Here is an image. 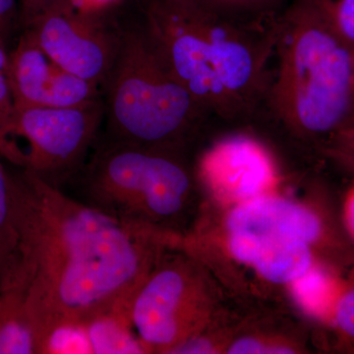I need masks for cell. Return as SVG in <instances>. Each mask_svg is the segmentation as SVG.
Returning a JSON list of instances; mask_svg holds the SVG:
<instances>
[{"label": "cell", "instance_id": "6", "mask_svg": "<svg viewBox=\"0 0 354 354\" xmlns=\"http://www.w3.org/2000/svg\"><path fill=\"white\" fill-rule=\"evenodd\" d=\"M104 114L102 99L67 108L16 109L1 158L62 188L82 171Z\"/></svg>", "mask_w": 354, "mask_h": 354}, {"label": "cell", "instance_id": "19", "mask_svg": "<svg viewBox=\"0 0 354 354\" xmlns=\"http://www.w3.org/2000/svg\"><path fill=\"white\" fill-rule=\"evenodd\" d=\"M204 3L228 13L249 15L254 13L271 12L270 7L279 0H200Z\"/></svg>", "mask_w": 354, "mask_h": 354}, {"label": "cell", "instance_id": "4", "mask_svg": "<svg viewBox=\"0 0 354 354\" xmlns=\"http://www.w3.org/2000/svg\"><path fill=\"white\" fill-rule=\"evenodd\" d=\"M108 141L167 150L204 113L145 29L122 32L106 88Z\"/></svg>", "mask_w": 354, "mask_h": 354}, {"label": "cell", "instance_id": "17", "mask_svg": "<svg viewBox=\"0 0 354 354\" xmlns=\"http://www.w3.org/2000/svg\"><path fill=\"white\" fill-rule=\"evenodd\" d=\"M15 111L9 72V50L6 41L0 37V157L8 143Z\"/></svg>", "mask_w": 354, "mask_h": 354}, {"label": "cell", "instance_id": "22", "mask_svg": "<svg viewBox=\"0 0 354 354\" xmlns=\"http://www.w3.org/2000/svg\"><path fill=\"white\" fill-rule=\"evenodd\" d=\"M337 321L344 332L354 337V290L339 301L337 309Z\"/></svg>", "mask_w": 354, "mask_h": 354}, {"label": "cell", "instance_id": "8", "mask_svg": "<svg viewBox=\"0 0 354 354\" xmlns=\"http://www.w3.org/2000/svg\"><path fill=\"white\" fill-rule=\"evenodd\" d=\"M22 30L62 68L106 90L122 32H113L101 15L69 2L41 14Z\"/></svg>", "mask_w": 354, "mask_h": 354}, {"label": "cell", "instance_id": "10", "mask_svg": "<svg viewBox=\"0 0 354 354\" xmlns=\"http://www.w3.org/2000/svg\"><path fill=\"white\" fill-rule=\"evenodd\" d=\"M201 174L218 199L237 205L267 194L276 183L271 158L246 137H232L214 147L203 158Z\"/></svg>", "mask_w": 354, "mask_h": 354}, {"label": "cell", "instance_id": "13", "mask_svg": "<svg viewBox=\"0 0 354 354\" xmlns=\"http://www.w3.org/2000/svg\"><path fill=\"white\" fill-rule=\"evenodd\" d=\"M88 353H145L135 335L129 314L104 317L82 330Z\"/></svg>", "mask_w": 354, "mask_h": 354}, {"label": "cell", "instance_id": "18", "mask_svg": "<svg viewBox=\"0 0 354 354\" xmlns=\"http://www.w3.org/2000/svg\"><path fill=\"white\" fill-rule=\"evenodd\" d=\"M293 291L299 304L308 311L322 312L328 295L327 283L322 274L309 269L293 281Z\"/></svg>", "mask_w": 354, "mask_h": 354}, {"label": "cell", "instance_id": "1", "mask_svg": "<svg viewBox=\"0 0 354 354\" xmlns=\"http://www.w3.org/2000/svg\"><path fill=\"white\" fill-rule=\"evenodd\" d=\"M16 246L1 292L29 317L41 353L88 324L129 314L164 235L70 197L36 174L14 176Z\"/></svg>", "mask_w": 354, "mask_h": 354}, {"label": "cell", "instance_id": "2", "mask_svg": "<svg viewBox=\"0 0 354 354\" xmlns=\"http://www.w3.org/2000/svg\"><path fill=\"white\" fill-rule=\"evenodd\" d=\"M144 29L204 113L234 115L252 88L260 50L241 20L200 0H148Z\"/></svg>", "mask_w": 354, "mask_h": 354}, {"label": "cell", "instance_id": "15", "mask_svg": "<svg viewBox=\"0 0 354 354\" xmlns=\"http://www.w3.org/2000/svg\"><path fill=\"white\" fill-rule=\"evenodd\" d=\"M13 183L14 174L7 171L0 160V292L12 265L17 236L14 218Z\"/></svg>", "mask_w": 354, "mask_h": 354}, {"label": "cell", "instance_id": "23", "mask_svg": "<svg viewBox=\"0 0 354 354\" xmlns=\"http://www.w3.org/2000/svg\"><path fill=\"white\" fill-rule=\"evenodd\" d=\"M120 1V0H72V3L85 12L102 15L104 10Z\"/></svg>", "mask_w": 354, "mask_h": 354}, {"label": "cell", "instance_id": "26", "mask_svg": "<svg viewBox=\"0 0 354 354\" xmlns=\"http://www.w3.org/2000/svg\"><path fill=\"white\" fill-rule=\"evenodd\" d=\"M351 55H353V85H354V48H353V53H351Z\"/></svg>", "mask_w": 354, "mask_h": 354}, {"label": "cell", "instance_id": "7", "mask_svg": "<svg viewBox=\"0 0 354 354\" xmlns=\"http://www.w3.org/2000/svg\"><path fill=\"white\" fill-rule=\"evenodd\" d=\"M162 256L130 302V323L145 353H171L201 332L208 315L206 285L195 263Z\"/></svg>", "mask_w": 354, "mask_h": 354}, {"label": "cell", "instance_id": "5", "mask_svg": "<svg viewBox=\"0 0 354 354\" xmlns=\"http://www.w3.org/2000/svg\"><path fill=\"white\" fill-rule=\"evenodd\" d=\"M81 191L90 206L162 234L186 209L191 178L167 150L108 141L84 165Z\"/></svg>", "mask_w": 354, "mask_h": 354}, {"label": "cell", "instance_id": "16", "mask_svg": "<svg viewBox=\"0 0 354 354\" xmlns=\"http://www.w3.org/2000/svg\"><path fill=\"white\" fill-rule=\"evenodd\" d=\"M330 29L354 48V0H308Z\"/></svg>", "mask_w": 354, "mask_h": 354}, {"label": "cell", "instance_id": "24", "mask_svg": "<svg viewBox=\"0 0 354 354\" xmlns=\"http://www.w3.org/2000/svg\"><path fill=\"white\" fill-rule=\"evenodd\" d=\"M270 353V349L266 348L261 342L252 339H243L234 342L232 348L228 349V353Z\"/></svg>", "mask_w": 354, "mask_h": 354}, {"label": "cell", "instance_id": "21", "mask_svg": "<svg viewBox=\"0 0 354 354\" xmlns=\"http://www.w3.org/2000/svg\"><path fill=\"white\" fill-rule=\"evenodd\" d=\"M17 24H19V0H0V37L6 43Z\"/></svg>", "mask_w": 354, "mask_h": 354}, {"label": "cell", "instance_id": "9", "mask_svg": "<svg viewBox=\"0 0 354 354\" xmlns=\"http://www.w3.org/2000/svg\"><path fill=\"white\" fill-rule=\"evenodd\" d=\"M16 109L67 108L102 99V88L53 62L25 32L9 50Z\"/></svg>", "mask_w": 354, "mask_h": 354}, {"label": "cell", "instance_id": "3", "mask_svg": "<svg viewBox=\"0 0 354 354\" xmlns=\"http://www.w3.org/2000/svg\"><path fill=\"white\" fill-rule=\"evenodd\" d=\"M353 50L308 0L279 14L277 70L268 95L274 113L307 135L334 131L353 114Z\"/></svg>", "mask_w": 354, "mask_h": 354}, {"label": "cell", "instance_id": "12", "mask_svg": "<svg viewBox=\"0 0 354 354\" xmlns=\"http://www.w3.org/2000/svg\"><path fill=\"white\" fill-rule=\"evenodd\" d=\"M227 227L230 234L279 230L308 244L320 234V223L308 209L267 194L237 205L228 216Z\"/></svg>", "mask_w": 354, "mask_h": 354}, {"label": "cell", "instance_id": "20", "mask_svg": "<svg viewBox=\"0 0 354 354\" xmlns=\"http://www.w3.org/2000/svg\"><path fill=\"white\" fill-rule=\"evenodd\" d=\"M72 0H19V25L25 28L39 15Z\"/></svg>", "mask_w": 354, "mask_h": 354}, {"label": "cell", "instance_id": "25", "mask_svg": "<svg viewBox=\"0 0 354 354\" xmlns=\"http://www.w3.org/2000/svg\"><path fill=\"white\" fill-rule=\"evenodd\" d=\"M349 221H351V225H353L354 228V198L353 201H351V205H349Z\"/></svg>", "mask_w": 354, "mask_h": 354}, {"label": "cell", "instance_id": "11", "mask_svg": "<svg viewBox=\"0 0 354 354\" xmlns=\"http://www.w3.org/2000/svg\"><path fill=\"white\" fill-rule=\"evenodd\" d=\"M228 246L235 259L253 266L272 283H291L311 266L308 243L279 230L232 234Z\"/></svg>", "mask_w": 354, "mask_h": 354}, {"label": "cell", "instance_id": "14", "mask_svg": "<svg viewBox=\"0 0 354 354\" xmlns=\"http://www.w3.org/2000/svg\"><path fill=\"white\" fill-rule=\"evenodd\" d=\"M41 353L29 317L12 295H0V354Z\"/></svg>", "mask_w": 354, "mask_h": 354}]
</instances>
